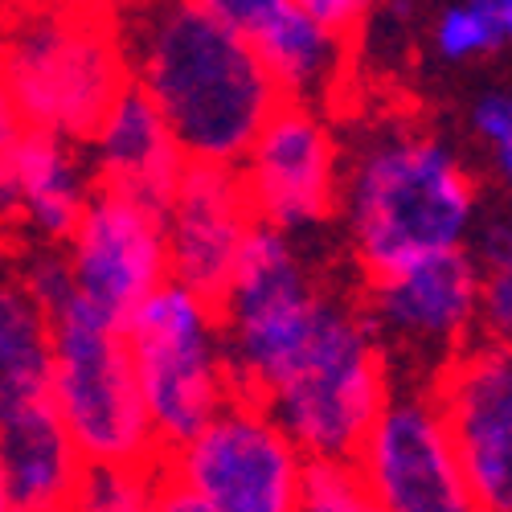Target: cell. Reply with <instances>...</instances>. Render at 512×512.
Instances as JSON below:
<instances>
[{
  "label": "cell",
  "mask_w": 512,
  "mask_h": 512,
  "mask_svg": "<svg viewBox=\"0 0 512 512\" xmlns=\"http://www.w3.org/2000/svg\"><path fill=\"white\" fill-rule=\"evenodd\" d=\"M119 29L132 87L156 103L189 164L238 168L283 107L250 41L213 9V0L119 9Z\"/></svg>",
  "instance_id": "cell-1"
},
{
  "label": "cell",
  "mask_w": 512,
  "mask_h": 512,
  "mask_svg": "<svg viewBox=\"0 0 512 512\" xmlns=\"http://www.w3.org/2000/svg\"><path fill=\"white\" fill-rule=\"evenodd\" d=\"M340 213L365 275L386 279L463 250L476 222V181L439 136L381 123L349 148Z\"/></svg>",
  "instance_id": "cell-2"
},
{
  "label": "cell",
  "mask_w": 512,
  "mask_h": 512,
  "mask_svg": "<svg viewBox=\"0 0 512 512\" xmlns=\"http://www.w3.org/2000/svg\"><path fill=\"white\" fill-rule=\"evenodd\" d=\"M0 74L21 127L91 144L107 111L132 87L119 9H0Z\"/></svg>",
  "instance_id": "cell-3"
},
{
  "label": "cell",
  "mask_w": 512,
  "mask_h": 512,
  "mask_svg": "<svg viewBox=\"0 0 512 512\" xmlns=\"http://www.w3.org/2000/svg\"><path fill=\"white\" fill-rule=\"evenodd\" d=\"M390 398L386 345L365 316V304L332 291L312 349L267 410L312 463H357Z\"/></svg>",
  "instance_id": "cell-4"
},
{
  "label": "cell",
  "mask_w": 512,
  "mask_h": 512,
  "mask_svg": "<svg viewBox=\"0 0 512 512\" xmlns=\"http://www.w3.org/2000/svg\"><path fill=\"white\" fill-rule=\"evenodd\" d=\"M328 295L291 234L254 226L234 283L218 300L238 398L267 406L287 386L312 349Z\"/></svg>",
  "instance_id": "cell-5"
},
{
  "label": "cell",
  "mask_w": 512,
  "mask_h": 512,
  "mask_svg": "<svg viewBox=\"0 0 512 512\" xmlns=\"http://www.w3.org/2000/svg\"><path fill=\"white\" fill-rule=\"evenodd\" d=\"M58 418L87 463L156 467L164 447L152 431L127 328L74 300L54 316V394Z\"/></svg>",
  "instance_id": "cell-6"
},
{
  "label": "cell",
  "mask_w": 512,
  "mask_h": 512,
  "mask_svg": "<svg viewBox=\"0 0 512 512\" xmlns=\"http://www.w3.org/2000/svg\"><path fill=\"white\" fill-rule=\"evenodd\" d=\"M127 340L164 455L193 443L238 398L222 312L205 295L164 283L127 324Z\"/></svg>",
  "instance_id": "cell-7"
},
{
  "label": "cell",
  "mask_w": 512,
  "mask_h": 512,
  "mask_svg": "<svg viewBox=\"0 0 512 512\" xmlns=\"http://www.w3.org/2000/svg\"><path fill=\"white\" fill-rule=\"evenodd\" d=\"M308 463L263 402L234 398L193 443L164 455V472L209 512H300Z\"/></svg>",
  "instance_id": "cell-8"
},
{
  "label": "cell",
  "mask_w": 512,
  "mask_h": 512,
  "mask_svg": "<svg viewBox=\"0 0 512 512\" xmlns=\"http://www.w3.org/2000/svg\"><path fill=\"white\" fill-rule=\"evenodd\" d=\"M357 467L381 512H484L431 386L394 390Z\"/></svg>",
  "instance_id": "cell-9"
},
{
  "label": "cell",
  "mask_w": 512,
  "mask_h": 512,
  "mask_svg": "<svg viewBox=\"0 0 512 512\" xmlns=\"http://www.w3.org/2000/svg\"><path fill=\"white\" fill-rule=\"evenodd\" d=\"M66 259L78 300L127 328L164 283H173L164 209L99 185L66 242Z\"/></svg>",
  "instance_id": "cell-10"
},
{
  "label": "cell",
  "mask_w": 512,
  "mask_h": 512,
  "mask_svg": "<svg viewBox=\"0 0 512 512\" xmlns=\"http://www.w3.org/2000/svg\"><path fill=\"white\" fill-rule=\"evenodd\" d=\"M320 107L283 103L238 164L254 218L283 234L324 226L340 209L345 160Z\"/></svg>",
  "instance_id": "cell-11"
},
{
  "label": "cell",
  "mask_w": 512,
  "mask_h": 512,
  "mask_svg": "<svg viewBox=\"0 0 512 512\" xmlns=\"http://www.w3.org/2000/svg\"><path fill=\"white\" fill-rule=\"evenodd\" d=\"M431 390L484 512H512V349L496 340L459 349Z\"/></svg>",
  "instance_id": "cell-12"
},
{
  "label": "cell",
  "mask_w": 512,
  "mask_h": 512,
  "mask_svg": "<svg viewBox=\"0 0 512 512\" xmlns=\"http://www.w3.org/2000/svg\"><path fill=\"white\" fill-rule=\"evenodd\" d=\"M259 226L242 173L226 164H189L164 209L173 283L218 304L234 283L242 250Z\"/></svg>",
  "instance_id": "cell-13"
},
{
  "label": "cell",
  "mask_w": 512,
  "mask_h": 512,
  "mask_svg": "<svg viewBox=\"0 0 512 512\" xmlns=\"http://www.w3.org/2000/svg\"><path fill=\"white\" fill-rule=\"evenodd\" d=\"M95 189L87 144L21 127L0 152V238L13 246H66Z\"/></svg>",
  "instance_id": "cell-14"
},
{
  "label": "cell",
  "mask_w": 512,
  "mask_h": 512,
  "mask_svg": "<svg viewBox=\"0 0 512 512\" xmlns=\"http://www.w3.org/2000/svg\"><path fill=\"white\" fill-rule=\"evenodd\" d=\"M484 271L472 250H447L426 263H414L398 275L369 279L365 316L377 336H394L410 349L459 353L467 332L480 324Z\"/></svg>",
  "instance_id": "cell-15"
},
{
  "label": "cell",
  "mask_w": 512,
  "mask_h": 512,
  "mask_svg": "<svg viewBox=\"0 0 512 512\" xmlns=\"http://www.w3.org/2000/svg\"><path fill=\"white\" fill-rule=\"evenodd\" d=\"M213 9L250 41L283 103L324 107L336 95L353 41L324 29L304 0H213Z\"/></svg>",
  "instance_id": "cell-16"
},
{
  "label": "cell",
  "mask_w": 512,
  "mask_h": 512,
  "mask_svg": "<svg viewBox=\"0 0 512 512\" xmlns=\"http://www.w3.org/2000/svg\"><path fill=\"white\" fill-rule=\"evenodd\" d=\"M87 156L103 189H119L156 209H168L181 177L189 173L181 140L140 87H127L119 95V103L91 136Z\"/></svg>",
  "instance_id": "cell-17"
},
{
  "label": "cell",
  "mask_w": 512,
  "mask_h": 512,
  "mask_svg": "<svg viewBox=\"0 0 512 512\" xmlns=\"http://www.w3.org/2000/svg\"><path fill=\"white\" fill-rule=\"evenodd\" d=\"M54 394V316L21 283L0 250V426L50 406Z\"/></svg>",
  "instance_id": "cell-18"
},
{
  "label": "cell",
  "mask_w": 512,
  "mask_h": 512,
  "mask_svg": "<svg viewBox=\"0 0 512 512\" xmlns=\"http://www.w3.org/2000/svg\"><path fill=\"white\" fill-rule=\"evenodd\" d=\"M0 463H5L17 512H70V500L87 472V459L70 439L54 402L0 426Z\"/></svg>",
  "instance_id": "cell-19"
},
{
  "label": "cell",
  "mask_w": 512,
  "mask_h": 512,
  "mask_svg": "<svg viewBox=\"0 0 512 512\" xmlns=\"http://www.w3.org/2000/svg\"><path fill=\"white\" fill-rule=\"evenodd\" d=\"M160 480H164V463L156 467L87 463L82 484L70 500V512H152Z\"/></svg>",
  "instance_id": "cell-20"
},
{
  "label": "cell",
  "mask_w": 512,
  "mask_h": 512,
  "mask_svg": "<svg viewBox=\"0 0 512 512\" xmlns=\"http://www.w3.org/2000/svg\"><path fill=\"white\" fill-rule=\"evenodd\" d=\"M435 50L447 62H467L504 46V29L496 0H467V5H451L435 21Z\"/></svg>",
  "instance_id": "cell-21"
},
{
  "label": "cell",
  "mask_w": 512,
  "mask_h": 512,
  "mask_svg": "<svg viewBox=\"0 0 512 512\" xmlns=\"http://www.w3.org/2000/svg\"><path fill=\"white\" fill-rule=\"evenodd\" d=\"M9 259L21 275V283L33 291V300L46 308L50 316H62L74 300V275H70V259H66V246H37V242H25V246H13Z\"/></svg>",
  "instance_id": "cell-22"
},
{
  "label": "cell",
  "mask_w": 512,
  "mask_h": 512,
  "mask_svg": "<svg viewBox=\"0 0 512 512\" xmlns=\"http://www.w3.org/2000/svg\"><path fill=\"white\" fill-rule=\"evenodd\" d=\"M300 512H381L357 463H308Z\"/></svg>",
  "instance_id": "cell-23"
},
{
  "label": "cell",
  "mask_w": 512,
  "mask_h": 512,
  "mask_svg": "<svg viewBox=\"0 0 512 512\" xmlns=\"http://www.w3.org/2000/svg\"><path fill=\"white\" fill-rule=\"evenodd\" d=\"M480 328L488 340L512 349V271L484 275V300H480Z\"/></svg>",
  "instance_id": "cell-24"
},
{
  "label": "cell",
  "mask_w": 512,
  "mask_h": 512,
  "mask_svg": "<svg viewBox=\"0 0 512 512\" xmlns=\"http://www.w3.org/2000/svg\"><path fill=\"white\" fill-rule=\"evenodd\" d=\"M472 259L480 263L484 275H504V271H512V222H508V218L480 222Z\"/></svg>",
  "instance_id": "cell-25"
},
{
  "label": "cell",
  "mask_w": 512,
  "mask_h": 512,
  "mask_svg": "<svg viewBox=\"0 0 512 512\" xmlns=\"http://www.w3.org/2000/svg\"><path fill=\"white\" fill-rule=\"evenodd\" d=\"M472 123L492 148L512 144V95H484L472 111Z\"/></svg>",
  "instance_id": "cell-26"
},
{
  "label": "cell",
  "mask_w": 512,
  "mask_h": 512,
  "mask_svg": "<svg viewBox=\"0 0 512 512\" xmlns=\"http://www.w3.org/2000/svg\"><path fill=\"white\" fill-rule=\"evenodd\" d=\"M304 9H308L324 29L349 37V41L357 37V25L369 17V9L361 5V0H304Z\"/></svg>",
  "instance_id": "cell-27"
},
{
  "label": "cell",
  "mask_w": 512,
  "mask_h": 512,
  "mask_svg": "<svg viewBox=\"0 0 512 512\" xmlns=\"http://www.w3.org/2000/svg\"><path fill=\"white\" fill-rule=\"evenodd\" d=\"M152 512H209L185 484H177L173 476L164 472V480H160V492H156V508Z\"/></svg>",
  "instance_id": "cell-28"
},
{
  "label": "cell",
  "mask_w": 512,
  "mask_h": 512,
  "mask_svg": "<svg viewBox=\"0 0 512 512\" xmlns=\"http://www.w3.org/2000/svg\"><path fill=\"white\" fill-rule=\"evenodd\" d=\"M21 132V119L13 111V99H9V87H5V74H0V152H5Z\"/></svg>",
  "instance_id": "cell-29"
},
{
  "label": "cell",
  "mask_w": 512,
  "mask_h": 512,
  "mask_svg": "<svg viewBox=\"0 0 512 512\" xmlns=\"http://www.w3.org/2000/svg\"><path fill=\"white\" fill-rule=\"evenodd\" d=\"M500 13V29H504V46H512V0H496Z\"/></svg>",
  "instance_id": "cell-30"
},
{
  "label": "cell",
  "mask_w": 512,
  "mask_h": 512,
  "mask_svg": "<svg viewBox=\"0 0 512 512\" xmlns=\"http://www.w3.org/2000/svg\"><path fill=\"white\" fill-rule=\"evenodd\" d=\"M0 512H17V500H13L9 476H5V463H0Z\"/></svg>",
  "instance_id": "cell-31"
},
{
  "label": "cell",
  "mask_w": 512,
  "mask_h": 512,
  "mask_svg": "<svg viewBox=\"0 0 512 512\" xmlns=\"http://www.w3.org/2000/svg\"><path fill=\"white\" fill-rule=\"evenodd\" d=\"M496 160H500V173H504V181H508V189H512V144L496 148Z\"/></svg>",
  "instance_id": "cell-32"
},
{
  "label": "cell",
  "mask_w": 512,
  "mask_h": 512,
  "mask_svg": "<svg viewBox=\"0 0 512 512\" xmlns=\"http://www.w3.org/2000/svg\"><path fill=\"white\" fill-rule=\"evenodd\" d=\"M0 250H5V238H0Z\"/></svg>",
  "instance_id": "cell-33"
}]
</instances>
